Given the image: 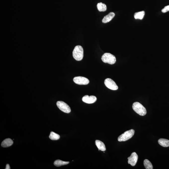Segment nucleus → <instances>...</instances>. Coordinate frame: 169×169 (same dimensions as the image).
<instances>
[{
  "label": "nucleus",
  "instance_id": "nucleus-20",
  "mask_svg": "<svg viewBox=\"0 0 169 169\" xmlns=\"http://www.w3.org/2000/svg\"><path fill=\"white\" fill-rule=\"evenodd\" d=\"M6 169H11V167H10V166L9 164H7V165H6V168H5Z\"/></svg>",
  "mask_w": 169,
  "mask_h": 169
},
{
  "label": "nucleus",
  "instance_id": "nucleus-10",
  "mask_svg": "<svg viewBox=\"0 0 169 169\" xmlns=\"http://www.w3.org/2000/svg\"><path fill=\"white\" fill-rule=\"evenodd\" d=\"M115 16V14L114 12L110 13L103 18L102 20V22L104 23H106L111 21Z\"/></svg>",
  "mask_w": 169,
  "mask_h": 169
},
{
  "label": "nucleus",
  "instance_id": "nucleus-11",
  "mask_svg": "<svg viewBox=\"0 0 169 169\" xmlns=\"http://www.w3.org/2000/svg\"><path fill=\"white\" fill-rule=\"evenodd\" d=\"M13 143V141L10 138H7L2 142L1 146L4 148H7L12 145Z\"/></svg>",
  "mask_w": 169,
  "mask_h": 169
},
{
  "label": "nucleus",
  "instance_id": "nucleus-6",
  "mask_svg": "<svg viewBox=\"0 0 169 169\" xmlns=\"http://www.w3.org/2000/svg\"><path fill=\"white\" fill-rule=\"evenodd\" d=\"M104 83L108 88L112 90H116L118 89V86L112 80L108 78L105 80Z\"/></svg>",
  "mask_w": 169,
  "mask_h": 169
},
{
  "label": "nucleus",
  "instance_id": "nucleus-5",
  "mask_svg": "<svg viewBox=\"0 0 169 169\" xmlns=\"http://www.w3.org/2000/svg\"><path fill=\"white\" fill-rule=\"evenodd\" d=\"M57 106L61 110L65 113L68 114L71 112V109L67 103L63 101H58L57 103Z\"/></svg>",
  "mask_w": 169,
  "mask_h": 169
},
{
  "label": "nucleus",
  "instance_id": "nucleus-16",
  "mask_svg": "<svg viewBox=\"0 0 169 169\" xmlns=\"http://www.w3.org/2000/svg\"><path fill=\"white\" fill-rule=\"evenodd\" d=\"M97 6L98 10L100 12H104L106 11L107 10L106 5L102 3H100L98 4Z\"/></svg>",
  "mask_w": 169,
  "mask_h": 169
},
{
  "label": "nucleus",
  "instance_id": "nucleus-2",
  "mask_svg": "<svg viewBox=\"0 0 169 169\" xmlns=\"http://www.w3.org/2000/svg\"><path fill=\"white\" fill-rule=\"evenodd\" d=\"M132 107L134 111L140 115L144 116L147 114L146 110L145 107L139 102H134Z\"/></svg>",
  "mask_w": 169,
  "mask_h": 169
},
{
  "label": "nucleus",
  "instance_id": "nucleus-18",
  "mask_svg": "<svg viewBox=\"0 0 169 169\" xmlns=\"http://www.w3.org/2000/svg\"><path fill=\"white\" fill-rule=\"evenodd\" d=\"M144 165L146 169H152L153 166L150 162L148 159H145L144 161Z\"/></svg>",
  "mask_w": 169,
  "mask_h": 169
},
{
  "label": "nucleus",
  "instance_id": "nucleus-9",
  "mask_svg": "<svg viewBox=\"0 0 169 169\" xmlns=\"http://www.w3.org/2000/svg\"><path fill=\"white\" fill-rule=\"evenodd\" d=\"M96 100L97 98L96 96H89L87 95L83 96L82 98V101L87 104L93 103L96 102Z\"/></svg>",
  "mask_w": 169,
  "mask_h": 169
},
{
  "label": "nucleus",
  "instance_id": "nucleus-19",
  "mask_svg": "<svg viewBox=\"0 0 169 169\" xmlns=\"http://www.w3.org/2000/svg\"><path fill=\"white\" fill-rule=\"evenodd\" d=\"M168 11H169V5L165 6L164 8L162 10V12L163 13H165Z\"/></svg>",
  "mask_w": 169,
  "mask_h": 169
},
{
  "label": "nucleus",
  "instance_id": "nucleus-15",
  "mask_svg": "<svg viewBox=\"0 0 169 169\" xmlns=\"http://www.w3.org/2000/svg\"><path fill=\"white\" fill-rule=\"evenodd\" d=\"M69 163V162H65L60 160H57L54 161V165L57 167H60L61 166L68 164Z\"/></svg>",
  "mask_w": 169,
  "mask_h": 169
},
{
  "label": "nucleus",
  "instance_id": "nucleus-7",
  "mask_svg": "<svg viewBox=\"0 0 169 169\" xmlns=\"http://www.w3.org/2000/svg\"><path fill=\"white\" fill-rule=\"evenodd\" d=\"M73 80L75 83L79 85H86L89 83V80L84 77H75L73 78Z\"/></svg>",
  "mask_w": 169,
  "mask_h": 169
},
{
  "label": "nucleus",
  "instance_id": "nucleus-13",
  "mask_svg": "<svg viewBox=\"0 0 169 169\" xmlns=\"http://www.w3.org/2000/svg\"><path fill=\"white\" fill-rule=\"evenodd\" d=\"M158 143L160 145L164 147H169V140L164 138H160L158 140Z\"/></svg>",
  "mask_w": 169,
  "mask_h": 169
},
{
  "label": "nucleus",
  "instance_id": "nucleus-14",
  "mask_svg": "<svg viewBox=\"0 0 169 169\" xmlns=\"http://www.w3.org/2000/svg\"><path fill=\"white\" fill-rule=\"evenodd\" d=\"M145 14V12L144 11L136 12L134 14V17L136 19H138L142 20L144 17Z\"/></svg>",
  "mask_w": 169,
  "mask_h": 169
},
{
  "label": "nucleus",
  "instance_id": "nucleus-17",
  "mask_svg": "<svg viewBox=\"0 0 169 169\" xmlns=\"http://www.w3.org/2000/svg\"><path fill=\"white\" fill-rule=\"evenodd\" d=\"M49 138L51 140H57L59 139L60 138V136L58 134H57L54 132H51L50 135L49 136Z\"/></svg>",
  "mask_w": 169,
  "mask_h": 169
},
{
  "label": "nucleus",
  "instance_id": "nucleus-4",
  "mask_svg": "<svg viewBox=\"0 0 169 169\" xmlns=\"http://www.w3.org/2000/svg\"><path fill=\"white\" fill-rule=\"evenodd\" d=\"M134 133L135 131L133 129L127 131L119 136L118 138V140L119 142H124L128 140L133 136Z\"/></svg>",
  "mask_w": 169,
  "mask_h": 169
},
{
  "label": "nucleus",
  "instance_id": "nucleus-3",
  "mask_svg": "<svg viewBox=\"0 0 169 169\" xmlns=\"http://www.w3.org/2000/svg\"><path fill=\"white\" fill-rule=\"evenodd\" d=\"M101 60L104 63H107L110 65L115 64L116 62V58L115 56L110 53H105L102 55Z\"/></svg>",
  "mask_w": 169,
  "mask_h": 169
},
{
  "label": "nucleus",
  "instance_id": "nucleus-8",
  "mask_svg": "<svg viewBox=\"0 0 169 169\" xmlns=\"http://www.w3.org/2000/svg\"><path fill=\"white\" fill-rule=\"evenodd\" d=\"M128 164L134 166L137 163L138 159V156L135 152H133L132 153L130 157H128Z\"/></svg>",
  "mask_w": 169,
  "mask_h": 169
},
{
  "label": "nucleus",
  "instance_id": "nucleus-1",
  "mask_svg": "<svg viewBox=\"0 0 169 169\" xmlns=\"http://www.w3.org/2000/svg\"><path fill=\"white\" fill-rule=\"evenodd\" d=\"M84 51L83 48L80 45H77L75 47L73 51V56L74 59L77 61H80L83 59Z\"/></svg>",
  "mask_w": 169,
  "mask_h": 169
},
{
  "label": "nucleus",
  "instance_id": "nucleus-12",
  "mask_svg": "<svg viewBox=\"0 0 169 169\" xmlns=\"http://www.w3.org/2000/svg\"><path fill=\"white\" fill-rule=\"evenodd\" d=\"M95 144L98 149L99 151L100 150L102 151H106V147L104 144L100 140H96L95 141Z\"/></svg>",
  "mask_w": 169,
  "mask_h": 169
}]
</instances>
